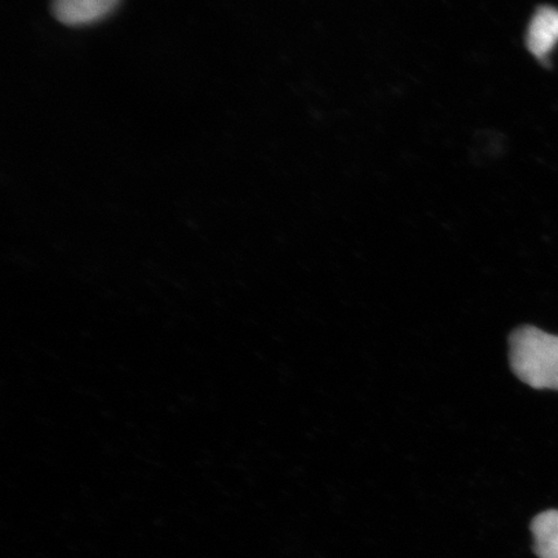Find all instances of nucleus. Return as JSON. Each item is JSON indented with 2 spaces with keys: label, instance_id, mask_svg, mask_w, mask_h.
I'll return each instance as SVG.
<instances>
[{
  "label": "nucleus",
  "instance_id": "1",
  "mask_svg": "<svg viewBox=\"0 0 558 558\" xmlns=\"http://www.w3.org/2000/svg\"><path fill=\"white\" fill-rule=\"evenodd\" d=\"M509 361L518 378L535 389L558 390V337L522 326L509 338Z\"/></svg>",
  "mask_w": 558,
  "mask_h": 558
},
{
  "label": "nucleus",
  "instance_id": "2",
  "mask_svg": "<svg viewBox=\"0 0 558 558\" xmlns=\"http://www.w3.org/2000/svg\"><path fill=\"white\" fill-rule=\"evenodd\" d=\"M120 3L121 0H52V13L61 24L88 26L109 17Z\"/></svg>",
  "mask_w": 558,
  "mask_h": 558
},
{
  "label": "nucleus",
  "instance_id": "3",
  "mask_svg": "<svg viewBox=\"0 0 558 558\" xmlns=\"http://www.w3.org/2000/svg\"><path fill=\"white\" fill-rule=\"evenodd\" d=\"M558 44V10L554 7L543 5L534 13L530 21L526 35V46L536 59L547 61Z\"/></svg>",
  "mask_w": 558,
  "mask_h": 558
},
{
  "label": "nucleus",
  "instance_id": "4",
  "mask_svg": "<svg viewBox=\"0 0 558 558\" xmlns=\"http://www.w3.org/2000/svg\"><path fill=\"white\" fill-rule=\"evenodd\" d=\"M534 553L539 558H558V511L543 512L533 520Z\"/></svg>",
  "mask_w": 558,
  "mask_h": 558
}]
</instances>
